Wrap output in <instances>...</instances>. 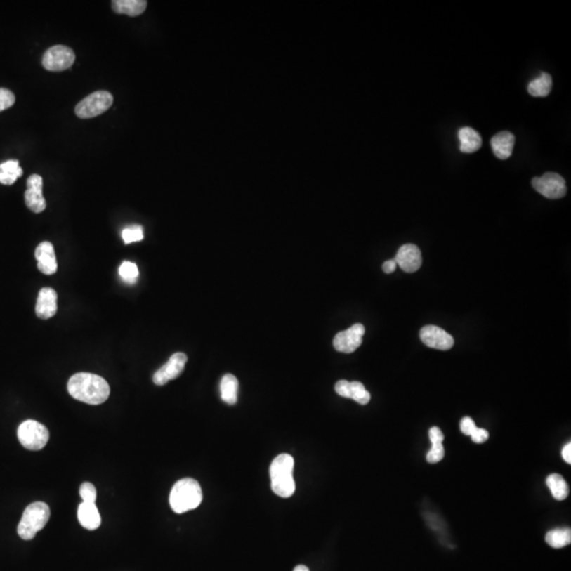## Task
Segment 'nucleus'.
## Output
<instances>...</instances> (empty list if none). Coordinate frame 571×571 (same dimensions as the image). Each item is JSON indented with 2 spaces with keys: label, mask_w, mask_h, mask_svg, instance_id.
I'll use <instances>...</instances> for the list:
<instances>
[{
  "label": "nucleus",
  "mask_w": 571,
  "mask_h": 571,
  "mask_svg": "<svg viewBox=\"0 0 571 571\" xmlns=\"http://www.w3.org/2000/svg\"><path fill=\"white\" fill-rule=\"evenodd\" d=\"M69 394L72 398L90 405H99L105 402L110 395L107 381L98 374L79 372L68 381Z\"/></svg>",
  "instance_id": "1"
},
{
  "label": "nucleus",
  "mask_w": 571,
  "mask_h": 571,
  "mask_svg": "<svg viewBox=\"0 0 571 571\" xmlns=\"http://www.w3.org/2000/svg\"><path fill=\"white\" fill-rule=\"evenodd\" d=\"M294 468V459L289 454H280L270 466L272 491L282 499H288L296 492Z\"/></svg>",
  "instance_id": "2"
},
{
  "label": "nucleus",
  "mask_w": 571,
  "mask_h": 571,
  "mask_svg": "<svg viewBox=\"0 0 571 571\" xmlns=\"http://www.w3.org/2000/svg\"><path fill=\"white\" fill-rule=\"evenodd\" d=\"M202 490L199 483L193 478H183L173 485L169 494V504L176 513L181 514L199 507Z\"/></svg>",
  "instance_id": "3"
},
{
  "label": "nucleus",
  "mask_w": 571,
  "mask_h": 571,
  "mask_svg": "<svg viewBox=\"0 0 571 571\" xmlns=\"http://www.w3.org/2000/svg\"><path fill=\"white\" fill-rule=\"evenodd\" d=\"M50 518V508L47 504L37 501L25 510L18 527V533L25 541L34 539L35 535L47 525Z\"/></svg>",
  "instance_id": "4"
},
{
  "label": "nucleus",
  "mask_w": 571,
  "mask_h": 571,
  "mask_svg": "<svg viewBox=\"0 0 571 571\" xmlns=\"http://www.w3.org/2000/svg\"><path fill=\"white\" fill-rule=\"evenodd\" d=\"M18 437L22 447L27 449L39 451L49 441V431L41 422L26 420L18 426Z\"/></svg>",
  "instance_id": "5"
},
{
  "label": "nucleus",
  "mask_w": 571,
  "mask_h": 571,
  "mask_svg": "<svg viewBox=\"0 0 571 571\" xmlns=\"http://www.w3.org/2000/svg\"><path fill=\"white\" fill-rule=\"evenodd\" d=\"M114 103V97L105 90L93 92L79 102L75 107V114L81 119H91L110 110Z\"/></svg>",
  "instance_id": "6"
},
{
  "label": "nucleus",
  "mask_w": 571,
  "mask_h": 571,
  "mask_svg": "<svg viewBox=\"0 0 571 571\" xmlns=\"http://www.w3.org/2000/svg\"><path fill=\"white\" fill-rule=\"evenodd\" d=\"M532 186L537 193L548 199H560L567 193L564 178L556 173H546L541 177L533 178Z\"/></svg>",
  "instance_id": "7"
},
{
  "label": "nucleus",
  "mask_w": 571,
  "mask_h": 571,
  "mask_svg": "<svg viewBox=\"0 0 571 571\" xmlns=\"http://www.w3.org/2000/svg\"><path fill=\"white\" fill-rule=\"evenodd\" d=\"M74 60L75 54L72 49L66 46H53L44 54L43 66L46 70L58 72L70 68Z\"/></svg>",
  "instance_id": "8"
},
{
  "label": "nucleus",
  "mask_w": 571,
  "mask_h": 571,
  "mask_svg": "<svg viewBox=\"0 0 571 571\" xmlns=\"http://www.w3.org/2000/svg\"><path fill=\"white\" fill-rule=\"evenodd\" d=\"M188 357L183 353H176L169 357L166 364L155 372L152 381L156 386H164L169 381L178 378L185 367Z\"/></svg>",
  "instance_id": "9"
},
{
  "label": "nucleus",
  "mask_w": 571,
  "mask_h": 571,
  "mask_svg": "<svg viewBox=\"0 0 571 571\" xmlns=\"http://www.w3.org/2000/svg\"><path fill=\"white\" fill-rule=\"evenodd\" d=\"M365 328L362 324H355L349 329L339 332L334 339V347L340 353H351L361 346Z\"/></svg>",
  "instance_id": "10"
},
{
  "label": "nucleus",
  "mask_w": 571,
  "mask_h": 571,
  "mask_svg": "<svg viewBox=\"0 0 571 571\" xmlns=\"http://www.w3.org/2000/svg\"><path fill=\"white\" fill-rule=\"evenodd\" d=\"M420 339L426 346L439 350H449L454 345L453 336L434 325L424 326L420 330Z\"/></svg>",
  "instance_id": "11"
},
{
  "label": "nucleus",
  "mask_w": 571,
  "mask_h": 571,
  "mask_svg": "<svg viewBox=\"0 0 571 571\" xmlns=\"http://www.w3.org/2000/svg\"><path fill=\"white\" fill-rule=\"evenodd\" d=\"M27 185H28V190L25 193V202H26L27 206L32 212H43L47 206L43 195V178L34 173L28 178Z\"/></svg>",
  "instance_id": "12"
},
{
  "label": "nucleus",
  "mask_w": 571,
  "mask_h": 571,
  "mask_svg": "<svg viewBox=\"0 0 571 571\" xmlns=\"http://www.w3.org/2000/svg\"><path fill=\"white\" fill-rule=\"evenodd\" d=\"M395 261H396L397 265H399L403 271L413 273V272L418 271L421 267V252L416 244H403L397 252Z\"/></svg>",
  "instance_id": "13"
},
{
  "label": "nucleus",
  "mask_w": 571,
  "mask_h": 571,
  "mask_svg": "<svg viewBox=\"0 0 571 571\" xmlns=\"http://www.w3.org/2000/svg\"><path fill=\"white\" fill-rule=\"evenodd\" d=\"M336 394L344 398L353 399L359 405H365L370 401V394L366 390L365 386L357 382H348L346 380H340L334 386Z\"/></svg>",
  "instance_id": "14"
},
{
  "label": "nucleus",
  "mask_w": 571,
  "mask_h": 571,
  "mask_svg": "<svg viewBox=\"0 0 571 571\" xmlns=\"http://www.w3.org/2000/svg\"><path fill=\"white\" fill-rule=\"evenodd\" d=\"M35 257H37V268L41 273L52 275L58 271L55 251H54V247L51 242H43L39 244L35 250Z\"/></svg>",
  "instance_id": "15"
},
{
  "label": "nucleus",
  "mask_w": 571,
  "mask_h": 571,
  "mask_svg": "<svg viewBox=\"0 0 571 571\" xmlns=\"http://www.w3.org/2000/svg\"><path fill=\"white\" fill-rule=\"evenodd\" d=\"M58 311V294L52 288H43L37 298L35 313L39 319H51Z\"/></svg>",
  "instance_id": "16"
},
{
  "label": "nucleus",
  "mask_w": 571,
  "mask_h": 571,
  "mask_svg": "<svg viewBox=\"0 0 571 571\" xmlns=\"http://www.w3.org/2000/svg\"><path fill=\"white\" fill-rule=\"evenodd\" d=\"M516 137L510 131H501L491 139V147L497 158L506 160L511 157L513 152Z\"/></svg>",
  "instance_id": "17"
},
{
  "label": "nucleus",
  "mask_w": 571,
  "mask_h": 571,
  "mask_svg": "<svg viewBox=\"0 0 571 571\" xmlns=\"http://www.w3.org/2000/svg\"><path fill=\"white\" fill-rule=\"evenodd\" d=\"M79 524L87 530H97L101 526V516L96 504L81 503L77 510Z\"/></svg>",
  "instance_id": "18"
},
{
  "label": "nucleus",
  "mask_w": 571,
  "mask_h": 571,
  "mask_svg": "<svg viewBox=\"0 0 571 571\" xmlns=\"http://www.w3.org/2000/svg\"><path fill=\"white\" fill-rule=\"evenodd\" d=\"M460 141V152L472 154L482 147L483 140L480 133L471 127H462L458 131Z\"/></svg>",
  "instance_id": "19"
},
{
  "label": "nucleus",
  "mask_w": 571,
  "mask_h": 571,
  "mask_svg": "<svg viewBox=\"0 0 571 571\" xmlns=\"http://www.w3.org/2000/svg\"><path fill=\"white\" fill-rule=\"evenodd\" d=\"M147 8L145 0H114L112 1V9L116 13L126 14L135 18L141 15Z\"/></svg>",
  "instance_id": "20"
},
{
  "label": "nucleus",
  "mask_w": 571,
  "mask_h": 571,
  "mask_svg": "<svg viewBox=\"0 0 571 571\" xmlns=\"http://www.w3.org/2000/svg\"><path fill=\"white\" fill-rule=\"evenodd\" d=\"M238 380L233 374H225L221 379V399L228 405H233L237 402Z\"/></svg>",
  "instance_id": "21"
},
{
  "label": "nucleus",
  "mask_w": 571,
  "mask_h": 571,
  "mask_svg": "<svg viewBox=\"0 0 571 571\" xmlns=\"http://www.w3.org/2000/svg\"><path fill=\"white\" fill-rule=\"evenodd\" d=\"M22 176V169L18 160H9L0 164V183L12 185Z\"/></svg>",
  "instance_id": "22"
},
{
  "label": "nucleus",
  "mask_w": 571,
  "mask_h": 571,
  "mask_svg": "<svg viewBox=\"0 0 571 571\" xmlns=\"http://www.w3.org/2000/svg\"><path fill=\"white\" fill-rule=\"evenodd\" d=\"M552 88L551 75L542 72L539 77L529 83L528 92L535 98H545L549 96Z\"/></svg>",
  "instance_id": "23"
},
{
  "label": "nucleus",
  "mask_w": 571,
  "mask_h": 571,
  "mask_svg": "<svg viewBox=\"0 0 571 571\" xmlns=\"http://www.w3.org/2000/svg\"><path fill=\"white\" fill-rule=\"evenodd\" d=\"M546 484H547L552 497H553L556 501H564V499L568 497V484H567L566 480H564L562 475L556 474V473L549 475L547 478V480H546Z\"/></svg>",
  "instance_id": "24"
},
{
  "label": "nucleus",
  "mask_w": 571,
  "mask_h": 571,
  "mask_svg": "<svg viewBox=\"0 0 571 571\" xmlns=\"http://www.w3.org/2000/svg\"><path fill=\"white\" fill-rule=\"evenodd\" d=\"M546 543L556 549L566 547L571 543L570 528L554 529L546 534Z\"/></svg>",
  "instance_id": "25"
},
{
  "label": "nucleus",
  "mask_w": 571,
  "mask_h": 571,
  "mask_svg": "<svg viewBox=\"0 0 571 571\" xmlns=\"http://www.w3.org/2000/svg\"><path fill=\"white\" fill-rule=\"evenodd\" d=\"M119 274L126 284H136L139 278V269L135 263L124 261L119 268Z\"/></svg>",
  "instance_id": "26"
},
{
  "label": "nucleus",
  "mask_w": 571,
  "mask_h": 571,
  "mask_svg": "<svg viewBox=\"0 0 571 571\" xmlns=\"http://www.w3.org/2000/svg\"><path fill=\"white\" fill-rule=\"evenodd\" d=\"M122 238L126 244L141 242L144 238L143 228L138 225L125 228L122 231Z\"/></svg>",
  "instance_id": "27"
},
{
  "label": "nucleus",
  "mask_w": 571,
  "mask_h": 571,
  "mask_svg": "<svg viewBox=\"0 0 571 571\" xmlns=\"http://www.w3.org/2000/svg\"><path fill=\"white\" fill-rule=\"evenodd\" d=\"M79 495L83 499L84 503L96 504L97 501V489L90 483H84L79 488Z\"/></svg>",
  "instance_id": "28"
},
{
  "label": "nucleus",
  "mask_w": 571,
  "mask_h": 571,
  "mask_svg": "<svg viewBox=\"0 0 571 571\" xmlns=\"http://www.w3.org/2000/svg\"><path fill=\"white\" fill-rule=\"evenodd\" d=\"M445 454V447H443L442 443H432V449L428 451L426 460H428V464H437V462L443 459Z\"/></svg>",
  "instance_id": "29"
},
{
  "label": "nucleus",
  "mask_w": 571,
  "mask_h": 571,
  "mask_svg": "<svg viewBox=\"0 0 571 571\" xmlns=\"http://www.w3.org/2000/svg\"><path fill=\"white\" fill-rule=\"evenodd\" d=\"M15 103V96L13 92L6 88H0V112L12 107Z\"/></svg>",
  "instance_id": "30"
},
{
  "label": "nucleus",
  "mask_w": 571,
  "mask_h": 571,
  "mask_svg": "<svg viewBox=\"0 0 571 571\" xmlns=\"http://www.w3.org/2000/svg\"><path fill=\"white\" fill-rule=\"evenodd\" d=\"M476 428H478V426H476L472 418L464 417L460 421V431L466 436H471Z\"/></svg>",
  "instance_id": "31"
},
{
  "label": "nucleus",
  "mask_w": 571,
  "mask_h": 571,
  "mask_svg": "<svg viewBox=\"0 0 571 571\" xmlns=\"http://www.w3.org/2000/svg\"><path fill=\"white\" fill-rule=\"evenodd\" d=\"M471 438H472L473 442L475 443L486 442L489 439L488 431L485 430V428H478L473 432V434L471 435Z\"/></svg>",
  "instance_id": "32"
},
{
  "label": "nucleus",
  "mask_w": 571,
  "mask_h": 571,
  "mask_svg": "<svg viewBox=\"0 0 571 571\" xmlns=\"http://www.w3.org/2000/svg\"><path fill=\"white\" fill-rule=\"evenodd\" d=\"M428 436H430V440L432 443H442L443 439H445L443 433L441 432L440 428H437V426L431 428Z\"/></svg>",
  "instance_id": "33"
},
{
  "label": "nucleus",
  "mask_w": 571,
  "mask_h": 571,
  "mask_svg": "<svg viewBox=\"0 0 571 571\" xmlns=\"http://www.w3.org/2000/svg\"><path fill=\"white\" fill-rule=\"evenodd\" d=\"M383 271L386 273L390 274L393 272H395L397 268V263L395 259H390V261H386V263H383Z\"/></svg>",
  "instance_id": "34"
},
{
  "label": "nucleus",
  "mask_w": 571,
  "mask_h": 571,
  "mask_svg": "<svg viewBox=\"0 0 571 571\" xmlns=\"http://www.w3.org/2000/svg\"><path fill=\"white\" fill-rule=\"evenodd\" d=\"M562 456L563 459L567 462V464H571V443L568 442L562 449Z\"/></svg>",
  "instance_id": "35"
},
{
  "label": "nucleus",
  "mask_w": 571,
  "mask_h": 571,
  "mask_svg": "<svg viewBox=\"0 0 571 571\" xmlns=\"http://www.w3.org/2000/svg\"><path fill=\"white\" fill-rule=\"evenodd\" d=\"M294 571H309V569L307 568L306 566H304V565H298V566L294 568Z\"/></svg>",
  "instance_id": "36"
}]
</instances>
